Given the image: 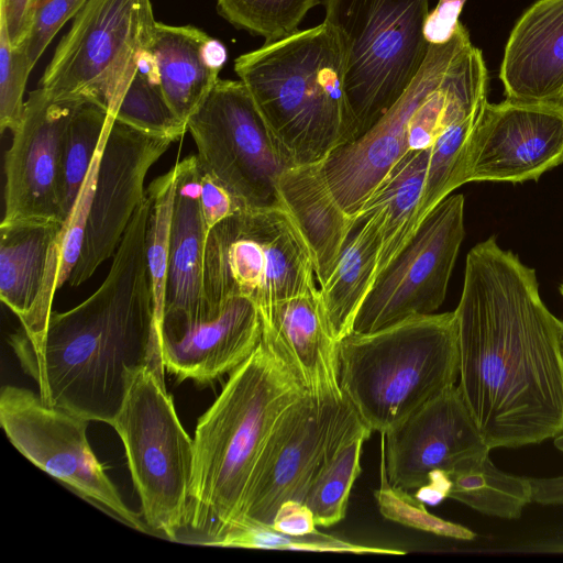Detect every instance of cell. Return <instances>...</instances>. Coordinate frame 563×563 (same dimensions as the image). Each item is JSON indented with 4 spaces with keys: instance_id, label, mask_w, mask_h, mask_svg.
I'll list each match as a JSON object with an SVG mask.
<instances>
[{
    "instance_id": "obj_46",
    "label": "cell",
    "mask_w": 563,
    "mask_h": 563,
    "mask_svg": "<svg viewBox=\"0 0 563 563\" xmlns=\"http://www.w3.org/2000/svg\"><path fill=\"white\" fill-rule=\"evenodd\" d=\"M562 325H563V320H562Z\"/></svg>"
},
{
    "instance_id": "obj_19",
    "label": "cell",
    "mask_w": 563,
    "mask_h": 563,
    "mask_svg": "<svg viewBox=\"0 0 563 563\" xmlns=\"http://www.w3.org/2000/svg\"><path fill=\"white\" fill-rule=\"evenodd\" d=\"M263 339L283 356L314 398H343L338 368L339 341L320 292H307L258 307Z\"/></svg>"
},
{
    "instance_id": "obj_23",
    "label": "cell",
    "mask_w": 563,
    "mask_h": 563,
    "mask_svg": "<svg viewBox=\"0 0 563 563\" xmlns=\"http://www.w3.org/2000/svg\"><path fill=\"white\" fill-rule=\"evenodd\" d=\"M278 195L311 250L320 287L334 269L355 221L333 197L320 162L286 169L278 181Z\"/></svg>"
},
{
    "instance_id": "obj_35",
    "label": "cell",
    "mask_w": 563,
    "mask_h": 563,
    "mask_svg": "<svg viewBox=\"0 0 563 563\" xmlns=\"http://www.w3.org/2000/svg\"><path fill=\"white\" fill-rule=\"evenodd\" d=\"M379 512L394 522L424 532L456 540L470 541L475 533L468 528L430 514L424 504L408 490L389 483L382 445L380 485L374 493Z\"/></svg>"
},
{
    "instance_id": "obj_40",
    "label": "cell",
    "mask_w": 563,
    "mask_h": 563,
    "mask_svg": "<svg viewBox=\"0 0 563 563\" xmlns=\"http://www.w3.org/2000/svg\"><path fill=\"white\" fill-rule=\"evenodd\" d=\"M272 526L283 533L302 537L318 532L313 514L303 501L287 500L274 516Z\"/></svg>"
},
{
    "instance_id": "obj_5",
    "label": "cell",
    "mask_w": 563,
    "mask_h": 563,
    "mask_svg": "<svg viewBox=\"0 0 563 563\" xmlns=\"http://www.w3.org/2000/svg\"><path fill=\"white\" fill-rule=\"evenodd\" d=\"M340 388L364 423L387 433L460 373L454 311L417 314L339 341Z\"/></svg>"
},
{
    "instance_id": "obj_8",
    "label": "cell",
    "mask_w": 563,
    "mask_h": 563,
    "mask_svg": "<svg viewBox=\"0 0 563 563\" xmlns=\"http://www.w3.org/2000/svg\"><path fill=\"white\" fill-rule=\"evenodd\" d=\"M111 426L124 444L146 526L177 540L187 521L194 440L178 419L163 371L133 372Z\"/></svg>"
},
{
    "instance_id": "obj_26",
    "label": "cell",
    "mask_w": 563,
    "mask_h": 563,
    "mask_svg": "<svg viewBox=\"0 0 563 563\" xmlns=\"http://www.w3.org/2000/svg\"><path fill=\"white\" fill-rule=\"evenodd\" d=\"M62 222L0 224V299L23 327L41 292L48 251Z\"/></svg>"
},
{
    "instance_id": "obj_34",
    "label": "cell",
    "mask_w": 563,
    "mask_h": 563,
    "mask_svg": "<svg viewBox=\"0 0 563 563\" xmlns=\"http://www.w3.org/2000/svg\"><path fill=\"white\" fill-rule=\"evenodd\" d=\"M482 108L450 124L430 147L420 208L421 222L454 189L461 187L463 155Z\"/></svg>"
},
{
    "instance_id": "obj_1",
    "label": "cell",
    "mask_w": 563,
    "mask_h": 563,
    "mask_svg": "<svg viewBox=\"0 0 563 563\" xmlns=\"http://www.w3.org/2000/svg\"><path fill=\"white\" fill-rule=\"evenodd\" d=\"M457 324L463 400L490 450L563 432V325L536 271L495 235L466 256Z\"/></svg>"
},
{
    "instance_id": "obj_32",
    "label": "cell",
    "mask_w": 563,
    "mask_h": 563,
    "mask_svg": "<svg viewBox=\"0 0 563 563\" xmlns=\"http://www.w3.org/2000/svg\"><path fill=\"white\" fill-rule=\"evenodd\" d=\"M320 0H217L218 13L240 30L265 38L286 37Z\"/></svg>"
},
{
    "instance_id": "obj_36",
    "label": "cell",
    "mask_w": 563,
    "mask_h": 563,
    "mask_svg": "<svg viewBox=\"0 0 563 563\" xmlns=\"http://www.w3.org/2000/svg\"><path fill=\"white\" fill-rule=\"evenodd\" d=\"M31 63L23 44L10 42L4 18L0 14V132H11L19 124L25 101L23 100Z\"/></svg>"
},
{
    "instance_id": "obj_6",
    "label": "cell",
    "mask_w": 563,
    "mask_h": 563,
    "mask_svg": "<svg viewBox=\"0 0 563 563\" xmlns=\"http://www.w3.org/2000/svg\"><path fill=\"white\" fill-rule=\"evenodd\" d=\"M318 290L311 250L284 207L239 210L208 233L201 321L233 297L262 307Z\"/></svg>"
},
{
    "instance_id": "obj_10",
    "label": "cell",
    "mask_w": 563,
    "mask_h": 563,
    "mask_svg": "<svg viewBox=\"0 0 563 563\" xmlns=\"http://www.w3.org/2000/svg\"><path fill=\"white\" fill-rule=\"evenodd\" d=\"M187 129L201 172L227 189L241 210L282 206L278 181L295 164L240 79H219Z\"/></svg>"
},
{
    "instance_id": "obj_27",
    "label": "cell",
    "mask_w": 563,
    "mask_h": 563,
    "mask_svg": "<svg viewBox=\"0 0 563 563\" xmlns=\"http://www.w3.org/2000/svg\"><path fill=\"white\" fill-rule=\"evenodd\" d=\"M449 475L452 482L449 498L486 516L518 519L532 501L530 478L500 471L489 453L461 463Z\"/></svg>"
},
{
    "instance_id": "obj_16",
    "label": "cell",
    "mask_w": 563,
    "mask_h": 563,
    "mask_svg": "<svg viewBox=\"0 0 563 563\" xmlns=\"http://www.w3.org/2000/svg\"><path fill=\"white\" fill-rule=\"evenodd\" d=\"M77 103L54 100L40 87L29 93L4 157L1 223L64 221L58 199L60 151Z\"/></svg>"
},
{
    "instance_id": "obj_17",
    "label": "cell",
    "mask_w": 563,
    "mask_h": 563,
    "mask_svg": "<svg viewBox=\"0 0 563 563\" xmlns=\"http://www.w3.org/2000/svg\"><path fill=\"white\" fill-rule=\"evenodd\" d=\"M383 435L389 483L406 490L426 484L434 470L451 472L490 451L455 385Z\"/></svg>"
},
{
    "instance_id": "obj_38",
    "label": "cell",
    "mask_w": 563,
    "mask_h": 563,
    "mask_svg": "<svg viewBox=\"0 0 563 563\" xmlns=\"http://www.w3.org/2000/svg\"><path fill=\"white\" fill-rule=\"evenodd\" d=\"M200 208L207 233L218 223L241 210L231 194L202 172L200 175Z\"/></svg>"
},
{
    "instance_id": "obj_7",
    "label": "cell",
    "mask_w": 563,
    "mask_h": 563,
    "mask_svg": "<svg viewBox=\"0 0 563 563\" xmlns=\"http://www.w3.org/2000/svg\"><path fill=\"white\" fill-rule=\"evenodd\" d=\"M428 2L325 0L324 22L343 49L355 139L399 100L423 65L430 45L423 33Z\"/></svg>"
},
{
    "instance_id": "obj_14",
    "label": "cell",
    "mask_w": 563,
    "mask_h": 563,
    "mask_svg": "<svg viewBox=\"0 0 563 563\" xmlns=\"http://www.w3.org/2000/svg\"><path fill=\"white\" fill-rule=\"evenodd\" d=\"M563 163V103L485 102L460 168L467 183L538 180Z\"/></svg>"
},
{
    "instance_id": "obj_37",
    "label": "cell",
    "mask_w": 563,
    "mask_h": 563,
    "mask_svg": "<svg viewBox=\"0 0 563 563\" xmlns=\"http://www.w3.org/2000/svg\"><path fill=\"white\" fill-rule=\"evenodd\" d=\"M88 0H33L32 22L26 40L22 43L35 66L58 31L75 18Z\"/></svg>"
},
{
    "instance_id": "obj_20",
    "label": "cell",
    "mask_w": 563,
    "mask_h": 563,
    "mask_svg": "<svg viewBox=\"0 0 563 563\" xmlns=\"http://www.w3.org/2000/svg\"><path fill=\"white\" fill-rule=\"evenodd\" d=\"M499 78L506 99L563 103V0H537L507 41Z\"/></svg>"
},
{
    "instance_id": "obj_4",
    "label": "cell",
    "mask_w": 563,
    "mask_h": 563,
    "mask_svg": "<svg viewBox=\"0 0 563 563\" xmlns=\"http://www.w3.org/2000/svg\"><path fill=\"white\" fill-rule=\"evenodd\" d=\"M234 71L295 165L355 139L343 49L327 22L240 55Z\"/></svg>"
},
{
    "instance_id": "obj_28",
    "label": "cell",
    "mask_w": 563,
    "mask_h": 563,
    "mask_svg": "<svg viewBox=\"0 0 563 563\" xmlns=\"http://www.w3.org/2000/svg\"><path fill=\"white\" fill-rule=\"evenodd\" d=\"M372 432L358 418L329 451L303 499L317 526L330 527L345 517L351 489L361 473L362 448Z\"/></svg>"
},
{
    "instance_id": "obj_3",
    "label": "cell",
    "mask_w": 563,
    "mask_h": 563,
    "mask_svg": "<svg viewBox=\"0 0 563 563\" xmlns=\"http://www.w3.org/2000/svg\"><path fill=\"white\" fill-rule=\"evenodd\" d=\"M307 391L265 339L230 373L194 438V468L186 527L210 545L241 517L250 485L283 415Z\"/></svg>"
},
{
    "instance_id": "obj_24",
    "label": "cell",
    "mask_w": 563,
    "mask_h": 563,
    "mask_svg": "<svg viewBox=\"0 0 563 563\" xmlns=\"http://www.w3.org/2000/svg\"><path fill=\"white\" fill-rule=\"evenodd\" d=\"M353 219L354 229L338 263L319 287L328 322L338 341L353 330L355 317L374 284L382 247L377 216L360 212Z\"/></svg>"
},
{
    "instance_id": "obj_2",
    "label": "cell",
    "mask_w": 563,
    "mask_h": 563,
    "mask_svg": "<svg viewBox=\"0 0 563 563\" xmlns=\"http://www.w3.org/2000/svg\"><path fill=\"white\" fill-rule=\"evenodd\" d=\"M148 216L145 194L106 279L76 307L53 311L40 345L29 344L22 330L10 336L45 404L111 424L133 372L143 366L164 372L146 260Z\"/></svg>"
},
{
    "instance_id": "obj_41",
    "label": "cell",
    "mask_w": 563,
    "mask_h": 563,
    "mask_svg": "<svg viewBox=\"0 0 563 563\" xmlns=\"http://www.w3.org/2000/svg\"><path fill=\"white\" fill-rule=\"evenodd\" d=\"M33 0H0V14L4 18L10 42L19 46L27 37L32 22Z\"/></svg>"
},
{
    "instance_id": "obj_22",
    "label": "cell",
    "mask_w": 563,
    "mask_h": 563,
    "mask_svg": "<svg viewBox=\"0 0 563 563\" xmlns=\"http://www.w3.org/2000/svg\"><path fill=\"white\" fill-rule=\"evenodd\" d=\"M177 165L163 323L202 320V273L208 233L200 208L201 170L197 155H189Z\"/></svg>"
},
{
    "instance_id": "obj_25",
    "label": "cell",
    "mask_w": 563,
    "mask_h": 563,
    "mask_svg": "<svg viewBox=\"0 0 563 563\" xmlns=\"http://www.w3.org/2000/svg\"><path fill=\"white\" fill-rule=\"evenodd\" d=\"M429 152L430 147L408 152L360 211L374 213L380 222L382 247L375 279L408 244L421 224L420 208Z\"/></svg>"
},
{
    "instance_id": "obj_44",
    "label": "cell",
    "mask_w": 563,
    "mask_h": 563,
    "mask_svg": "<svg viewBox=\"0 0 563 563\" xmlns=\"http://www.w3.org/2000/svg\"><path fill=\"white\" fill-rule=\"evenodd\" d=\"M554 445L558 450H560L561 452H563V432H561L560 434H558L555 438H554Z\"/></svg>"
},
{
    "instance_id": "obj_18",
    "label": "cell",
    "mask_w": 563,
    "mask_h": 563,
    "mask_svg": "<svg viewBox=\"0 0 563 563\" xmlns=\"http://www.w3.org/2000/svg\"><path fill=\"white\" fill-rule=\"evenodd\" d=\"M262 338L256 303L233 297L211 320L164 322L159 331L162 363L179 382L210 384L244 363Z\"/></svg>"
},
{
    "instance_id": "obj_9",
    "label": "cell",
    "mask_w": 563,
    "mask_h": 563,
    "mask_svg": "<svg viewBox=\"0 0 563 563\" xmlns=\"http://www.w3.org/2000/svg\"><path fill=\"white\" fill-rule=\"evenodd\" d=\"M157 21L151 0H88L59 41L38 87L57 101H96L115 118Z\"/></svg>"
},
{
    "instance_id": "obj_29",
    "label": "cell",
    "mask_w": 563,
    "mask_h": 563,
    "mask_svg": "<svg viewBox=\"0 0 563 563\" xmlns=\"http://www.w3.org/2000/svg\"><path fill=\"white\" fill-rule=\"evenodd\" d=\"M108 117V109L103 104L80 101L66 126L58 174V199L64 220L71 211L87 178Z\"/></svg>"
},
{
    "instance_id": "obj_13",
    "label": "cell",
    "mask_w": 563,
    "mask_h": 563,
    "mask_svg": "<svg viewBox=\"0 0 563 563\" xmlns=\"http://www.w3.org/2000/svg\"><path fill=\"white\" fill-rule=\"evenodd\" d=\"M358 418L345 397L319 399L306 393L271 434L239 520L272 525L283 503L303 501L329 451Z\"/></svg>"
},
{
    "instance_id": "obj_11",
    "label": "cell",
    "mask_w": 563,
    "mask_h": 563,
    "mask_svg": "<svg viewBox=\"0 0 563 563\" xmlns=\"http://www.w3.org/2000/svg\"><path fill=\"white\" fill-rule=\"evenodd\" d=\"M88 422L45 404L29 389L9 385L1 390L0 423L22 455L121 522L151 532L141 516L124 504L92 452L87 439Z\"/></svg>"
},
{
    "instance_id": "obj_15",
    "label": "cell",
    "mask_w": 563,
    "mask_h": 563,
    "mask_svg": "<svg viewBox=\"0 0 563 563\" xmlns=\"http://www.w3.org/2000/svg\"><path fill=\"white\" fill-rule=\"evenodd\" d=\"M173 142L114 119L99 162L81 254L68 279L71 287L84 284L114 255L145 198L148 169Z\"/></svg>"
},
{
    "instance_id": "obj_43",
    "label": "cell",
    "mask_w": 563,
    "mask_h": 563,
    "mask_svg": "<svg viewBox=\"0 0 563 563\" xmlns=\"http://www.w3.org/2000/svg\"><path fill=\"white\" fill-rule=\"evenodd\" d=\"M532 501L543 506H563V475L530 478Z\"/></svg>"
},
{
    "instance_id": "obj_42",
    "label": "cell",
    "mask_w": 563,
    "mask_h": 563,
    "mask_svg": "<svg viewBox=\"0 0 563 563\" xmlns=\"http://www.w3.org/2000/svg\"><path fill=\"white\" fill-rule=\"evenodd\" d=\"M451 486L449 472L434 470L430 472L427 483L417 488L415 496L423 504L434 506L449 498Z\"/></svg>"
},
{
    "instance_id": "obj_33",
    "label": "cell",
    "mask_w": 563,
    "mask_h": 563,
    "mask_svg": "<svg viewBox=\"0 0 563 563\" xmlns=\"http://www.w3.org/2000/svg\"><path fill=\"white\" fill-rule=\"evenodd\" d=\"M115 120L155 136L177 141L188 131L157 84L142 66L134 74L115 112Z\"/></svg>"
},
{
    "instance_id": "obj_12",
    "label": "cell",
    "mask_w": 563,
    "mask_h": 563,
    "mask_svg": "<svg viewBox=\"0 0 563 563\" xmlns=\"http://www.w3.org/2000/svg\"><path fill=\"white\" fill-rule=\"evenodd\" d=\"M464 196L450 195L421 222L415 235L375 279L352 332L377 331L444 301L465 235Z\"/></svg>"
},
{
    "instance_id": "obj_45",
    "label": "cell",
    "mask_w": 563,
    "mask_h": 563,
    "mask_svg": "<svg viewBox=\"0 0 563 563\" xmlns=\"http://www.w3.org/2000/svg\"><path fill=\"white\" fill-rule=\"evenodd\" d=\"M560 292H561V295H562V297H563V282H562V283H561V285H560Z\"/></svg>"
},
{
    "instance_id": "obj_31",
    "label": "cell",
    "mask_w": 563,
    "mask_h": 563,
    "mask_svg": "<svg viewBox=\"0 0 563 563\" xmlns=\"http://www.w3.org/2000/svg\"><path fill=\"white\" fill-rule=\"evenodd\" d=\"M213 547L297 550L313 552H340L356 554H405V551L380 547L361 545L316 532L294 537L273 528L272 525L242 518L231 526L220 538L210 543Z\"/></svg>"
},
{
    "instance_id": "obj_39",
    "label": "cell",
    "mask_w": 563,
    "mask_h": 563,
    "mask_svg": "<svg viewBox=\"0 0 563 563\" xmlns=\"http://www.w3.org/2000/svg\"><path fill=\"white\" fill-rule=\"evenodd\" d=\"M466 0H440L435 9L429 12L423 33L429 44H442L454 34L460 13Z\"/></svg>"
},
{
    "instance_id": "obj_21",
    "label": "cell",
    "mask_w": 563,
    "mask_h": 563,
    "mask_svg": "<svg viewBox=\"0 0 563 563\" xmlns=\"http://www.w3.org/2000/svg\"><path fill=\"white\" fill-rule=\"evenodd\" d=\"M227 58L225 46L201 29L157 22L146 52V71L187 123L220 79Z\"/></svg>"
},
{
    "instance_id": "obj_30",
    "label": "cell",
    "mask_w": 563,
    "mask_h": 563,
    "mask_svg": "<svg viewBox=\"0 0 563 563\" xmlns=\"http://www.w3.org/2000/svg\"><path fill=\"white\" fill-rule=\"evenodd\" d=\"M177 180L178 165L176 164L167 173L155 178L145 189L150 201L145 243L146 260L152 282L158 336L164 320L170 229Z\"/></svg>"
}]
</instances>
